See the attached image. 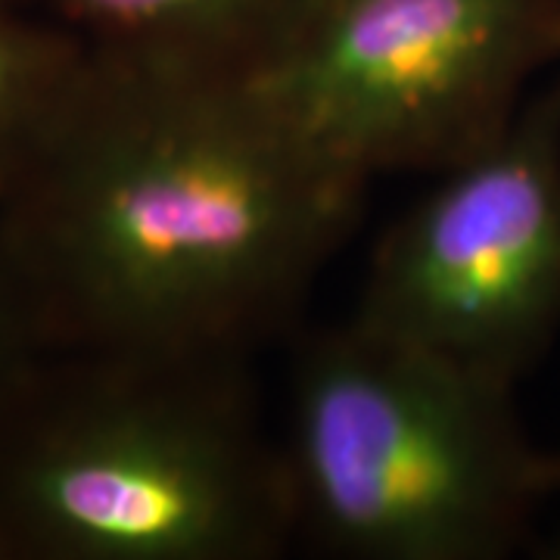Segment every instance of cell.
Wrapping results in <instances>:
<instances>
[{"label": "cell", "instance_id": "obj_1", "mask_svg": "<svg viewBox=\"0 0 560 560\" xmlns=\"http://www.w3.org/2000/svg\"><path fill=\"white\" fill-rule=\"evenodd\" d=\"M371 180L241 75L91 69L20 184L0 243L50 349L246 355L293 334Z\"/></svg>", "mask_w": 560, "mask_h": 560}, {"label": "cell", "instance_id": "obj_2", "mask_svg": "<svg viewBox=\"0 0 560 560\" xmlns=\"http://www.w3.org/2000/svg\"><path fill=\"white\" fill-rule=\"evenodd\" d=\"M20 560H275L296 539L253 359L54 349L0 399Z\"/></svg>", "mask_w": 560, "mask_h": 560}, {"label": "cell", "instance_id": "obj_3", "mask_svg": "<svg viewBox=\"0 0 560 560\" xmlns=\"http://www.w3.org/2000/svg\"><path fill=\"white\" fill-rule=\"evenodd\" d=\"M517 386L361 324L302 334L280 433L296 536L349 560H501L560 495Z\"/></svg>", "mask_w": 560, "mask_h": 560}, {"label": "cell", "instance_id": "obj_4", "mask_svg": "<svg viewBox=\"0 0 560 560\" xmlns=\"http://www.w3.org/2000/svg\"><path fill=\"white\" fill-rule=\"evenodd\" d=\"M560 66V0H302L243 79L361 178L440 175Z\"/></svg>", "mask_w": 560, "mask_h": 560}, {"label": "cell", "instance_id": "obj_5", "mask_svg": "<svg viewBox=\"0 0 560 560\" xmlns=\"http://www.w3.org/2000/svg\"><path fill=\"white\" fill-rule=\"evenodd\" d=\"M381 234L352 318L517 383L560 334V66Z\"/></svg>", "mask_w": 560, "mask_h": 560}, {"label": "cell", "instance_id": "obj_6", "mask_svg": "<svg viewBox=\"0 0 560 560\" xmlns=\"http://www.w3.org/2000/svg\"><path fill=\"white\" fill-rule=\"evenodd\" d=\"M109 60L200 75H249L302 0H13Z\"/></svg>", "mask_w": 560, "mask_h": 560}, {"label": "cell", "instance_id": "obj_7", "mask_svg": "<svg viewBox=\"0 0 560 560\" xmlns=\"http://www.w3.org/2000/svg\"><path fill=\"white\" fill-rule=\"evenodd\" d=\"M91 69V47L60 22L0 0V202L20 184Z\"/></svg>", "mask_w": 560, "mask_h": 560}, {"label": "cell", "instance_id": "obj_8", "mask_svg": "<svg viewBox=\"0 0 560 560\" xmlns=\"http://www.w3.org/2000/svg\"><path fill=\"white\" fill-rule=\"evenodd\" d=\"M47 352L54 349L32 293L0 243V399Z\"/></svg>", "mask_w": 560, "mask_h": 560}, {"label": "cell", "instance_id": "obj_9", "mask_svg": "<svg viewBox=\"0 0 560 560\" xmlns=\"http://www.w3.org/2000/svg\"><path fill=\"white\" fill-rule=\"evenodd\" d=\"M0 560H20V551H16L13 539H10V533L3 529V523H0Z\"/></svg>", "mask_w": 560, "mask_h": 560}]
</instances>
